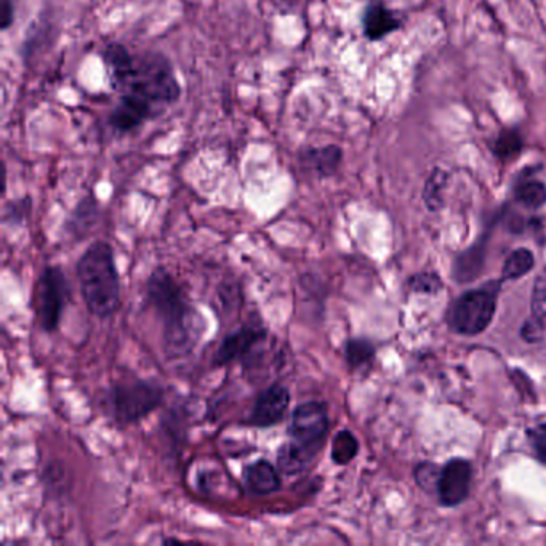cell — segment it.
Wrapping results in <instances>:
<instances>
[{"label":"cell","instance_id":"28","mask_svg":"<svg viewBox=\"0 0 546 546\" xmlns=\"http://www.w3.org/2000/svg\"><path fill=\"white\" fill-rule=\"evenodd\" d=\"M415 478L425 490H430L431 484L438 489L439 478L436 479V466L430 465V463L418 466L417 470H415Z\"/></svg>","mask_w":546,"mask_h":546},{"label":"cell","instance_id":"17","mask_svg":"<svg viewBox=\"0 0 546 546\" xmlns=\"http://www.w3.org/2000/svg\"><path fill=\"white\" fill-rule=\"evenodd\" d=\"M244 482L247 489L255 495L274 494L282 486L279 470H276L268 460H257L245 466Z\"/></svg>","mask_w":546,"mask_h":546},{"label":"cell","instance_id":"1","mask_svg":"<svg viewBox=\"0 0 546 546\" xmlns=\"http://www.w3.org/2000/svg\"><path fill=\"white\" fill-rule=\"evenodd\" d=\"M146 295L161 321L167 356L183 358L193 353L204 334V321L167 269H154L146 284Z\"/></svg>","mask_w":546,"mask_h":546},{"label":"cell","instance_id":"15","mask_svg":"<svg viewBox=\"0 0 546 546\" xmlns=\"http://www.w3.org/2000/svg\"><path fill=\"white\" fill-rule=\"evenodd\" d=\"M321 447L306 446L302 442L290 439L282 444L278 452V468L287 476L303 473L313 465L314 460L321 452Z\"/></svg>","mask_w":546,"mask_h":546},{"label":"cell","instance_id":"7","mask_svg":"<svg viewBox=\"0 0 546 546\" xmlns=\"http://www.w3.org/2000/svg\"><path fill=\"white\" fill-rule=\"evenodd\" d=\"M329 433V412L326 404L318 401L303 402L292 412L290 418V439L306 446H324Z\"/></svg>","mask_w":546,"mask_h":546},{"label":"cell","instance_id":"26","mask_svg":"<svg viewBox=\"0 0 546 546\" xmlns=\"http://www.w3.org/2000/svg\"><path fill=\"white\" fill-rule=\"evenodd\" d=\"M527 438H529L530 446L534 449L535 457L540 462L546 463V423H540V425L530 428L527 431Z\"/></svg>","mask_w":546,"mask_h":546},{"label":"cell","instance_id":"29","mask_svg":"<svg viewBox=\"0 0 546 546\" xmlns=\"http://www.w3.org/2000/svg\"><path fill=\"white\" fill-rule=\"evenodd\" d=\"M15 23V2L13 0H0V28L9 31Z\"/></svg>","mask_w":546,"mask_h":546},{"label":"cell","instance_id":"16","mask_svg":"<svg viewBox=\"0 0 546 546\" xmlns=\"http://www.w3.org/2000/svg\"><path fill=\"white\" fill-rule=\"evenodd\" d=\"M546 332V269L535 281L530 300V318L522 327V338L529 343L542 340Z\"/></svg>","mask_w":546,"mask_h":546},{"label":"cell","instance_id":"12","mask_svg":"<svg viewBox=\"0 0 546 546\" xmlns=\"http://www.w3.org/2000/svg\"><path fill=\"white\" fill-rule=\"evenodd\" d=\"M297 161L305 172L314 177L329 178L337 173L343 161V151L340 146H305L297 154Z\"/></svg>","mask_w":546,"mask_h":546},{"label":"cell","instance_id":"21","mask_svg":"<svg viewBox=\"0 0 546 546\" xmlns=\"http://www.w3.org/2000/svg\"><path fill=\"white\" fill-rule=\"evenodd\" d=\"M534 253L529 249H518L506 258L503 265L502 279H519L526 276L530 269L534 268Z\"/></svg>","mask_w":546,"mask_h":546},{"label":"cell","instance_id":"3","mask_svg":"<svg viewBox=\"0 0 546 546\" xmlns=\"http://www.w3.org/2000/svg\"><path fill=\"white\" fill-rule=\"evenodd\" d=\"M124 92L145 98L157 109L177 103L181 97V85L164 53L146 52L135 57L133 73L119 90V93Z\"/></svg>","mask_w":546,"mask_h":546},{"label":"cell","instance_id":"25","mask_svg":"<svg viewBox=\"0 0 546 546\" xmlns=\"http://www.w3.org/2000/svg\"><path fill=\"white\" fill-rule=\"evenodd\" d=\"M31 207H33V201L29 196L9 202L4 209L5 223H10V225L25 223L26 217L31 213Z\"/></svg>","mask_w":546,"mask_h":546},{"label":"cell","instance_id":"8","mask_svg":"<svg viewBox=\"0 0 546 546\" xmlns=\"http://www.w3.org/2000/svg\"><path fill=\"white\" fill-rule=\"evenodd\" d=\"M154 114H156V108L148 100L138 97L135 93L124 92L121 93V98L113 111L109 113L108 124L113 132L124 135V133L137 130Z\"/></svg>","mask_w":546,"mask_h":546},{"label":"cell","instance_id":"20","mask_svg":"<svg viewBox=\"0 0 546 546\" xmlns=\"http://www.w3.org/2000/svg\"><path fill=\"white\" fill-rule=\"evenodd\" d=\"M358 452L359 442L351 431L343 430L337 433L334 442H332V452H330L332 460L337 465H348L353 462Z\"/></svg>","mask_w":546,"mask_h":546},{"label":"cell","instance_id":"2","mask_svg":"<svg viewBox=\"0 0 546 546\" xmlns=\"http://www.w3.org/2000/svg\"><path fill=\"white\" fill-rule=\"evenodd\" d=\"M87 310L100 319L111 318L121 306V279L108 242L97 241L82 253L76 265Z\"/></svg>","mask_w":546,"mask_h":546},{"label":"cell","instance_id":"19","mask_svg":"<svg viewBox=\"0 0 546 546\" xmlns=\"http://www.w3.org/2000/svg\"><path fill=\"white\" fill-rule=\"evenodd\" d=\"M98 202L93 196H87L82 199L79 204L76 205L73 215L69 217L68 229L71 233L84 234L85 231H89L98 220Z\"/></svg>","mask_w":546,"mask_h":546},{"label":"cell","instance_id":"5","mask_svg":"<svg viewBox=\"0 0 546 546\" xmlns=\"http://www.w3.org/2000/svg\"><path fill=\"white\" fill-rule=\"evenodd\" d=\"M502 281L489 282L481 289L466 292L452 303L447 322L455 334L478 335L490 326L497 310Z\"/></svg>","mask_w":546,"mask_h":546},{"label":"cell","instance_id":"24","mask_svg":"<svg viewBox=\"0 0 546 546\" xmlns=\"http://www.w3.org/2000/svg\"><path fill=\"white\" fill-rule=\"evenodd\" d=\"M449 175L441 169H434L430 178L426 181L423 199L430 210H439L442 207V191L447 186Z\"/></svg>","mask_w":546,"mask_h":546},{"label":"cell","instance_id":"6","mask_svg":"<svg viewBox=\"0 0 546 546\" xmlns=\"http://www.w3.org/2000/svg\"><path fill=\"white\" fill-rule=\"evenodd\" d=\"M69 300V284L66 274L58 266L42 271L36 284L37 324L44 332H55Z\"/></svg>","mask_w":546,"mask_h":546},{"label":"cell","instance_id":"10","mask_svg":"<svg viewBox=\"0 0 546 546\" xmlns=\"http://www.w3.org/2000/svg\"><path fill=\"white\" fill-rule=\"evenodd\" d=\"M471 463L466 460H450L439 473L438 494L444 506H457L470 494Z\"/></svg>","mask_w":546,"mask_h":546},{"label":"cell","instance_id":"18","mask_svg":"<svg viewBox=\"0 0 546 546\" xmlns=\"http://www.w3.org/2000/svg\"><path fill=\"white\" fill-rule=\"evenodd\" d=\"M514 197L527 209H540L546 202V186L532 177H521L514 185Z\"/></svg>","mask_w":546,"mask_h":546},{"label":"cell","instance_id":"27","mask_svg":"<svg viewBox=\"0 0 546 546\" xmlns=\"http://www.w3.org/2000/svg\"><path fill=\"white\" fill-rule=\"evenodd\" d=\"M410 286L415 292H438L442 284L434 274H420L410 281Z\"/></svg>","mask_w":546,"mask_h":546},{"label":"cell","instance_id":"13","mask_svg":"<svg viewBox=\"0 0 546 546\" xmlns=\"http://www.w3.org/2000/svg\"><path fill=\"white\" fill-rule=\"evenodd\" d=\"M401 26V18L388 9L383 2L375 0V2H369L364 15H362V28H364V36L369 41H380L388 34L398 31Z\"/></svg>","mask_w":546,"mask_h":546},{"label":"cell","instance_id":"9","mask_svg":"<svg viewBox=\"0 0 546 546\" xmlns=\"http://www.w3.org/2000/svg\"><path fill=\"white\" fill-rule=\"evenodd\" d=\"M289 406V390L281 383H273L258 394L250 412L249 423L257 428L278 425L286 417Z\"/></svg>","mask_w":546,"mask_h":546},{"label":"cell","instance_id":"14","mask_svg":"<svg viewBox=\"0 0 546 546\" xmlns=\"http://www.w3.org/2000/svg\"><path fill=\"white\" fill-rule=\"evenodd\" d=\"M101 58L105 63L113 89L119 92L125 82L129 81L130 74L133 73L135 57L124 44L109 42L108 45H105V49L101 50Z\"/></svg>","mask_w":546,"mask_h":546},{"label":"cell","instance_id":"4","mask_svg":"<svg viewBox=\"0 0 546 546\" xmlns=\"http://www.w3.org/2000/svg\"><path fill=\"white\" fill-rule=\"evenodd\" d=\"M164 396V386L156 380L113 383L106 393V409L117 423L132 425L161 407Z\"/></svg>","mask_w":546,"mask_h":546},{"label":"cell","instance_id":"23","mask_svg":"<svg viewBox=\"0 0 546 546\" xmlns=\"http://www.w3.org/2000/svg\"><path fill=\"white\" fill-rule=\"evenodd\" d=\"M375 348L369 340L364 338H351L345 346V358L351 369H359L366 366L374 359Z\"/></svg>","mask_w":546,"mask_h":546},{"label":"cell","instance_id":"11","mask_svg":"<svg viewBox=\"0 0 546 546\" xmlns=\"http://www.w3.org/2000/svg\"><path fill=\"white\" fill-rule=\"evenodd\" d=\"M266 338V332L260 327H242L233 334L225 337L215 354V366H226L229 362L244 359L247 354L252 353L257 345H260Z\"/></svg>","mask_w":546,"mask_h":546},{"label":"cell","instance_id":"22","mask_svg":"<svg viewBox=\"0 0 546 546\" xmlns=\"http://www.w3.org/2000/svg\"><path fill=\"white\" fill-rule=\"evenodd\" d=\"M522 137L521 133L518 130H503V132L498 133V137L494 140V145H492V153L498 157V159H513V157L518 156L522 151Z\"/></svg>","mask_w":546,"mask_h":546}]
</instances>
